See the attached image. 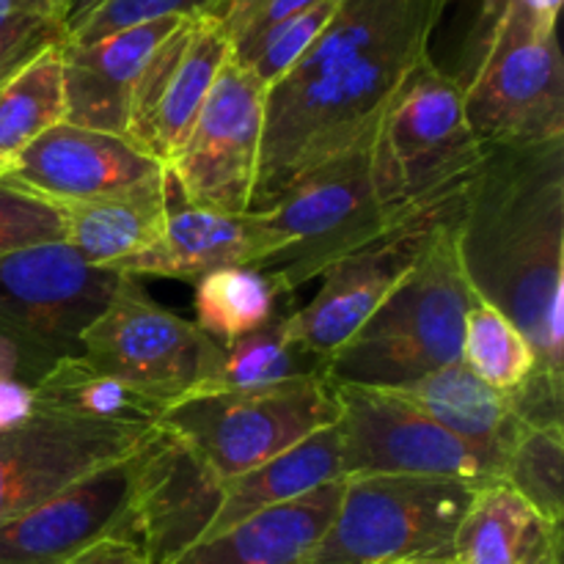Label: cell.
<instances>
[{"mask_svg": "<svg viewBox=\"0 0 564 564\" xmlns=\"http://www.w3.org/2000/svg\"><path fill=\"white\" fill-rule=\"evenodd\" d=\"M444 0H341L268 91L251 213L328 160L372 141L402 77L430 55Z\"/></svg>", "mask_w": 564, "mask_h": 564, "instance_id": "obj_1", "label": "cell"}, {"mask_svg": "<svg viewBox=\"0 0 564 564\" xmlns=\"http://www.w3.org/2000/svg\"><path fill=\"white\" fill-rule=\"evenodd\" d=\"M455 242L474 295L527 336L540 378L564 389V138L485 149L457 196Z\"/></svg>", "mask_w": 564, "mask_h": 564, "instance_id": "obj_2", "label": "cell"}, {"mask_svg": "<svg viewBox=\"0 0 564 564\" xmlns=\"http://www.w3.org/2000/svg\"><path fill=\"white\" fill-rule=\"evenodd\" d=\"M477 295L457 257L452 213L411 273L328 358L325 375L330 383L402 389L452 367L460 361L463 323Z\"/></svg>", "mask_w": 564, "mask_h": 564, "instance_id": "obj_3", "label": "cell"}, {"mask_svg": "<svg viewBox=\"0 0 564 564\" xmlns=\"http://www.w3.org/2000/svg\"><path fill=\"white\" fill-rule=\"evenodd\" d=\"M482 154L460 80L424 55L391 94L372 138V182L389 224L457 196Z\"/></svg>", "mask_w": 564, "mask_h": 564, "instance_id": "obj_4", "label": "cell"}, {"mask_svg": "<svg viewBox=\"0 0 564 564\" xmlns=\"http://www.w3.org/2000/svg\"><path fill=\"white\" fill-rule=\"evenodd\" d=\"M474 135L488 147L564 138V64L556 28L518 0H485L471 69L457 77Z\"/></svg>", "mask_w": 564, "mask_h": 564, "instance_id": "obj_5", "label": "cell"}, {"mask_svg": "<svg viewBox=\"0 0 564 564\" xmlns=\"http://www.w3.org/2000/svg\"><path fill=\"white\" fill-rule=\"evenodd\" d=\"M259 213L273 231V251L257 270L290 292L319 279L391 226L375 193L372 141L303 174Z\"/></svg>", "mask_w": 564, "mask_h": 564, "instance_id": "obj_6", "label": "cell"}, {"mask_svg": "<svg viewBox=\"0 0 564 564\" xmlns=\"http://www.w3.org/2000/svg\"><path fill=\"white\" fill-rule=\"evenodd\" d=\"M336 416L334 383L323 375L268 391L191 394L165 408L158 427L229 482L336 424Z\"/></svg>", "mask_w": 564, "mask_h": 564, "instance_id": "obj_7", "label": "cell"}, {"mask_svg": "<svg viewBox=\"0 0 564 564\" xmlns=\"http://www.w3.org/2000/svg\"><path fill=\"white\" fill-rule=\"evenodd\" d=\"M477 485L457 479H345L339 510L306 564H397L452 554Z\"/></svg>", "mask_w": 564, "mask_h": 564, "instance_id": "obj_8", "label": "cell"}, {"mask_svg": "<svg viewBox=\"0 0 564 564\" xmlns=\"http://www.w3.org/2000/svg\"><path fill=\"white\" fill-rule=\"evenodd\" d=\"M341 479L419 477L501 482L505 460L441 427L391 389L334 383Z\"/></svg>", "mask_w": 564, "mask_h": 564, "instance_id": "obj_9", "label": "cell"}, {"mask_svg": "<svg viewBox=\"0 0 564 564\" xmlns=\"http://www.w3.org/2000/svg\"><path fill=\"white\" fill-rule=\"evenodd\" d=\"M224 345L196 323L171 314L132 275H121L105 312L80 339V356L160 405H174L209 383Z\"/></svg>", "mask_w": 564, "mask_h": 564, "instance_id": "obj_10", "label": "cell"}, {"mask_svg": "<svg viewBox=\"0 0 564 564\" xmlns=\"http://www.w3.org/2000/svg\"><path fill=\"white\" fill-rule=\"evenodd\" d=\"M268 88L229 58L215 77L191 135L165 174L182 202L220 213H251L262 152Z\"/></svg>", "mask_w": 564, "mask_h": 564, "instance_id": "obj_11", "label": "cell"}, {"mask_svg": "<svg viewBox=\"0 0 564 564\" xmlns=\"http://www.w3.org/2000/svg\"><path fill=\"white\" fill-rule=\"evenodd\" d=\"M457 196L397 220L372 242L330 264L319 275L323 284L317 295L292 312L290 328L295 339L328 361L411 273L435 229L455 213Z\"/></svg>", "mask_w": 564, "mask_h": 564, "instance_id": "obj_12", "label": "cell"}, {"mask_svg": "<svg viewBox=\"0 0 564 564\" xmlns=\"http://www.w3.org/2000/svg\"><path fill=\"white\" fill-rule=\"evenodd\" d=\"M121 275L86 262L64 240L6 253L0 257V325L58 358L80 356L83 334L105 312Z\"/></svg>", "mask_w": 564, "mask_h": 564, "instance_id": "obj_13", "label": "cell"}, {"mask_svg": "<svg viewBox=\"0 0 564 564\" xmlns=\"http://www.w3.org/2000/svg\"><path fill=\"white\" fill-rule=\"evenodd\" d=\"M152 430L36 411L25 424L0 433V527L138 452Z\"/></svg>", "mask_w": 564, "mask_h": 564, "instance_id": "obj_14", "label": "cell"}, {"mask_svg": "<svg viewBox=\"0 0 564 564\" xmlns=\"http://www.w3.org/2000/svg\"><path fill=\"white\" fill-rule=\"evenodd\" d=\"M141 449L0 527V564H64L105 538L135 540L132 499Z\"/></svg>", "mask_w": 564, "mask_h": 564, "instance_id": "obj_15", "label": "cell"}, {"mask_svg": "<svg viewBox=\"0 0 564 564\" xmlns=\"http://www.w3.org/2000/svg\"><path fill=\"white\" fill-rule=\"evenodd\" d=\"M163 176L165 165L130 138L66 121L42 132L0 171L3 185L31 193L53 207L135 191Z\"/></svg>", "mask_w": 564, "mask_h": 564, "instance_id": "obj_16", "label": "cell"}, {"mask_svg": "<svg viewBox=\"0 0 564 564\" xmlns=\"http://www.w3.org/2000/svg\"><path fill=\"white\" fill-rule=\"evenodd\" d=\"M224 482L187 449L154 424L141 449L132 529L152 564H171L207 534L218 516Z\"/></svg>", "mask_w": 564, "mask_h": 564, "instance_id": "obj_17", "label": "cell"}, {"mask_svg": "<svg viewBox=\"0 0 564 564\" xmlns=\"http://www.w3.org/2000/svg\"><path fill=\"white\" fill-rule=\"evenodd\" d=\"M185 20L169 17L143 22L88 44L61 39L66 124L124 135L132 91L143 66Z\"/></svg>", "mask_w": 564, "mask_h": 564, "instance_id": "obj_18", "label": "cell"}, {"mask_svg": "<svg viewBox=\"0 0 564 564\" xmlns=\"http://www.w3.org/2000/svg\"><path fill=\"white\" fill-rule=\"evenodd\" d=\"M273 251V231L262 213H220V209L174 204L154 246L127 259L116 273L165 275V279L198 281L220 268H257Z\"/></svg>", "mask_w": 564, "mask_h": 564, "instance_id": "obj_19", "label": "cell"}, {"mask_svg": "<svg viewBox=\"0 0 564 564\" xmlns=\"http://www.w3.org/2000/svg\"><path fill=\"white\" fill-rule=\"evenodd\" d=\"M345 479L301 499L242 518L215 538L198 540L171 564H306L339 510Z\"/></svg>", "mask_w": 564, "mask_h": 564, "instance_id": "obj_20", "label": "cell"}, {"mask_svg": "<svg viewBox=\"0 0 564 564\" xmlns=\"http://www.w3.org/2000/svg\"><path fill=\"white\" fill-rule=\"evenodd\" d=\"M391 391L413 402L441 427L505 463L516 441L529 427L518 397L512 391L490 389L463 361Z\"/></svg>", "mask_w": 564, "mask_h": 564, "instance_id": "obj_21", "label": "cell"}, {"mask_svg": "<svg viewBox=\"0 0 564 564\" xmlns=\"http://www.w3.org/2000/svg\"><path fill=\"white\" fill-rule=\"evenodd\" d=\"M64 242L86 262L116 270L154 246L169 215V174L135 191L64 204Z\"/></svg>", "mask_w": 564, "mask_h": 564, "instance_id": "obj_22", "label": "cell"}, {"mask_svg": "<svg viewBox=\"0 0 564 564\" xmlns=\"http://www.w3.org/2000/svg\"><path fill=\"white\" fill-rule=\"evenodd\" d=\"M336 479H341L339 430L330 424L303 438L292 449L270 457L262 466L224 482L218 516L213 518L202 540L226 532L253 512L301 499L314 488H323Z\"/></svg>", "mask_w": 564, "mask_h": 564, "instance_id": "obj_23", "label": "cell"}, {"mask_svg": "<svg viewBox=\"0 0 564 564\" xmlns=\"http://www.w3.org/2000/svg\"><path fill=\"white\" fill-rule=\"evenodd\" d=\"M562 527L543 521L510 485L477 488L455 540V564H527L540 549L560 538Z\"/></svg>", "mask_w": 564, "mask_h": 564, "instance_id": "obj_24", "label": "cell"}, {"mask_svg": "<svg viewBox=\"0 0 564 564\" xmlns=\"http://www.w3.org/2000/svg\"><path fill=\"white\" fill-rule=\"evenodd\" d=\"M229 58L231 42L220 22L215 17H196L149 130V154L163 165H169L187 141L215 77Z\"/></svg>", "mask_w": 564, "mask_h": 564, "instance_id": "obj_25", "label": "cell"}, {"mask_svg": "<svg viewBox=\"0 0 564 564\" xmlns=\"http://www.w3.org/2000/svg\"><path fill=\"white\" fill-rule=\"evenodd\" d=\"M292 312L281 314L264 328L229 341L220 350V361L207 386L193 394L213 391H268L301 380L323 378L328 361L308 352L290 328Z\"/></svg>", "mask_w": 564, "mask_h": 564, "instance_id": "obj_26", "label": "cell"}, {"mask_svg": "<svg viewBox=\"0 0 564 564\" xmlns=\"http://www.w3.org/2000/svg\"><path fill=\"white\" fill-rule=\"evenodd\" d=\"M36 411L61 413L83 422L154 427L165 405L149 400L121 380L99 372L83 356H66L33 389Z\"/></svg>", "mask_w": 564, "mask_h": 564, "instance_id": "obj_27", "label": "cell"}, {"mask_svg": "<svg viewBox=\"0 0 564 564\" xmlns=\"http://www.w3.org/2000/svg\"><path fill=\"white\" fill-rule=\"evenodd\" d=\"M295 292L257 268H220L196 281V325L218 345L295 312Z\"/></svg>", "mask_w": 564, "mask_h": 564, "instance_id": "obj_28", "label": "cell"}, {"mask_svg": "<svg viewBox=\"0 0 564 564\" xmlns=\"http://www.w3.org/2000/svg\"><path fill=\"white\" fill-rule=\"evenodd\" d=\"M61 42L33 55L0 83V171L42 132L64 121Z\"/></svg>", "mask_w": 564, "mask_h": 564, "instance_id": "obj_29", "label": "cell"}, {"mask_svg": "<svg viewBox=\"0 0 564 564\" xmlns=\"http://www.w3.org/2000/svg\"><path fill=\"white\" fill-rule=\"evenodd\" d=\"M460 361L482 383L499 391H518L538 375V356L527 336L499 308L479 297L463 323Z\"/></svg>", "mask_w": 564, "mask_h": 564, "instance_id": "obj_30", "label": "cell"}, {"mask_svg": "<svg viewBox=\"0 0 564 564\" xmlns=\"http://www.w3.org/2000/svg\"><path fill=\"white\" fill-rule=\"evenodd\" d=\"M510 485L543 521H564V427L562 422L529 424L505 463Z\"/></svg>", "mask_w": 564, "mask_h": 564, "instance_id": "obj_31", "label": "cell"}, {"mask_svg": "<svg viewBox=\"0 0 564 564\" xmlns=\"http://www.w3.org/2000/svg\"><path fill=\"white\" fill-rule=\"evenodd\" d=\"M339 3L341 0H319V3L297 11V14L286 17L279 25L270 28L248 53L237 55L235 61L251 69L253 77L270 91L301 61V55L312 47L314 39L323 33L330 17L336 14Z\"/></svg>", "mask_w": 564, "mask_h": 564, "instance_id": "obj_32", "label": "cell"}, {"mask_svg": "<svg viewBox=\"0 0 564 564\" xmlns=\"http://www.w3.org/2000/svg\"><path fill=\"white\" fill-rule=\"evenodd\" d=\"M220 0H102L64 33L66 42L88 44L110 33L169 20V17H209Z\"/></svg>", "mask_w": 564, "mask_h": 564, "instance_id": "obj_33", "label": "cell"}, {"mask_svg": "<svg viewBox=\"0 0 564 564\" xmlns=\"http://www.w3.org/2000/svg\"><path fill=\"white\" fill-rule=\"evenodd\" d=\"M64 240V218L50 202L0 182V257Z\"/></svg>", "mask_w": 564, "mask_h": 564, "instance_id": "obj_34", "label": "cell"}, {"mask_svg": "<svg viewBox=\"0 0 564 564\" xmlns=\"http://www.w3.org/2000/svg\"><path fill=\"white\" fill-rule=\"evenodd\" d=\"M64 39V28L55 20L42 17H28V20L0 25V83L20 69L22 64L42 53L50 44H58Z\"/></svg>", "mask_w": 564, "mask_h": 564, "instance_id": "obj_35", "label": "cell"}, {"mask_svg": "<svg viewBox=\"0 0 564 564\" xmlns=\"http://www.w3.org/2000/svg\"><path fill=\"white\" fill-rule=\"evenodd\" d=\"M314 3H319V0H268V3L257 11V17H253V20L248 22L235 39H231V58L248 53V50H251L253 44L270 31V28L279 25L281 20H286V17L297 14V11L308 9V6Z\"/></svg>", "mask_w": 564, "mask_h": 564, "instance_id": "obj_36", "label": "cell"}, {"mask_svg": "<svg viewBox=\"0 0 564 564\" xmlns=\"http://www.w3.org/2000/svg\"><path fill=\"white\" fill-rule=\"evenodd\" d=\"M64 564H152L135 540L105 538Z\"/></svg>", "mask_w": 564, "mask_h": 564, "instance_id": "obj_37", "label": "cell"}, {"mask_svg": "<svg viewBox=\"0 0 564 564\" xmlns=\"http://www.w3.org/2000/svg\"><path fill=\"white\" fill-rule=\"evenodd\" d=\"M36 413L33 389L11 378H0V433L20 427Z\"/></svg>", "mask_w": 564, "mask_h": 564, "instance_id": "obj_38", "label": "cell"}, {"mask_svg": "<svg viewBox=\"0 0 564 564\" xmlns=\"http://www.w3.org/2000/svg\"><path fill=\"white\" fill-rule=\"evenodd\" d=\"M264 3H268V0H220L209 17H215V20L220 22V28H224L226 36H229L231 42V39L257 17V11L262 9Z\"/></svg>", "mask_w": 564, "mask_h": 564, "instance_id": "obj_39", "label": "cell"}, {"mask_svg": "<svg viewBox=\"0 0 564 564\" xmlns=\"http://www.w3.org/2000/svg\"><path fill=\"white\" fill-rule=\"evenodd\" d=\"M28 17L61 22V0H0V25Z\"/></svg>", "mask_w": 564, "mask_h": 564, "instance_id": "obj_40", "label": "cell"}, {"mask_svg": "<svg viewBox=\"0 0 564 564\" xmlns=\"http://www.w3.org/2000/svg\"><path fill=\"white\" fill-rule=\"evenodd\" d=\"M534 20H540L543 25L556 28V20H560L562 0H518Z\"/></svg>", "mask_w": 564, "mask_h": 564, "instance_id": "obj_41", "label": "cell"}, {"mask_svg": "<svg viewBox=\"0 0 564 564\" xmlns=\"http://www.w3.org/2000/svg\"><path fill=\"white\" fill-rule=\"evenodd\" d=\"M97 3H102V0H61V28H64V33Z\"/></svg>", "mask_w": 564, "mask_h": 564, "instance_id": "obj_42", "label": "cell"}, {"mask_svg": "<svg viewBox=\"0 0 564 564\" xmlns=\"http://www.w3.org/2000/svg\"><path fill=\"white\" fill-rule=\"evenodd\" d=\"M527 564H562V534L551 540L545 549H540Z\"/></svg>", "mask_w": 564, "mask_h": 564, "instance_id": "obj_43", "label": "cell"}, {"mask_svg": "<svg viewBox=\"0 0 564 564\" xmlns=\"http://www.w3.org/2000/svg\"><path fill=\"white\" fill-rule=\"evenodd\" d=\"M397 564H455V560H452V554H435V556H422V560H408Z\"/></svg>", "mask_w": 564, "mask_h": 564, "instance_id": "obj_44", "label": "cell"}, {"mask_svg": "<svg viewBox=\"0 0 564 564\" xmlns=\"http://www.w3.org/2000/svg\"><path fill=\"white\" fill-rule=\"evenodd\" d=\"M444 3H449V0H444Z\"/></svg>", "mask_w": 564, "mask_h": 564, "instance_id": "obj_45", "label": "cell"}]
</instances>
